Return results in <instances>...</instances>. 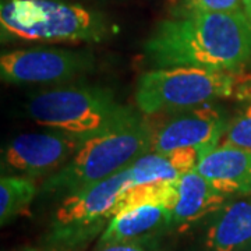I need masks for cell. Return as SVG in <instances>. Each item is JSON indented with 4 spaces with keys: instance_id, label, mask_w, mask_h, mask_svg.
<instances>
[{
    "instance_id": "cell-1",
    "label": "cell",
    "mask_w": 251,
    "mask_h": 251,
    "mask_svg": "<svg viewBox=\"0 0 251 251\" xmlns=\"http://www.w3.org/2000/svg\"><path fill=\"white\" fill-rule=\"evenodd\" d=\"M144 53L155 69L198 67L237 73L251 60V20L244 10L193 9L153 29Z\"/></svg>"
},
{
    "instance_id": "cell-2",
    "label": "cell",
    "mask_w": 251,
    "mask_h": 251,
    "mask_svg": "<svg viewBox=\"0 0 251 251\" xmlns=\"http://www.w3.org/2000/svg\"><path fill=\"white\" fill-rule=\"evenodd\" d=\"M152 128L135 113L103 133L82 140L66 165L42 186L49 196H69L127 169L151 151Z\"/></svg>"
},
{
    "instance_id": "cell-3",
    "label": "cell",
    "mask_w": 251,
    "mask_h": 251,
    "mask_svg": "<svg viewBox=\"0 0 251 251\" xmlns=\"http://www.w3.org/2000/svg\"><path fill=\"white\" fill-rule=\"evenodd\" d=\"M0 31L3 39L91 44L105 41L110 27L98 11L63 0H3Z\"/></svg>"
},
{
    "instance_id": "cell-4",
    "label": "cell",
    "mask_w": 251,
    "mask_h": 251,
    "mask_svg": "<svg viewBox=\"0 0 251 251\" xmlns=\"http://www.w3.org/2000/svg\"><path fill=\"white\" fill-rule=\"evenodd\" d=\"M27 113L36 125L82 140L103 133L135 115L133 109L119 103L109 88L94 85L41 92L29 99Z\"/></svg>"
},
{
    "instance_id": "cell-5",
    "label": "cell",
    "mask_w": 251,
    "mask_h": 251,
    "mask_svg": "<svg viewBox=\"0 0 251 251\" xmlns=\"http://www.w3.org/2000/svg\"><path fill=\"white\" fill-rule=\"evenodd\" d=\"M236 73L198 67L155 69L140 77L135 105L145 115L181 112L232 97Z\"/></svg>"
},
{
    "instance_id": "cell-6",
    "label": "cell",
    "mask_w": 251,
    "mask_h": 251,
    "mask_svg": "<svg viewBox=\"0 0 251 251\" xmlns=\"http://www.w3.org/2000/svg\"><path fill=\"white\" fill-rule=\"evenodd\" d=\"M133 187L128 169L63 198L56 209L45 244L62 251H74L102 233L112 211L126 190Z\"/></svg>"
},
{
    "instance_id": "cell-7",
    "label": "cell",
    "mask_w": 251,
    "mask_h": 251,
    "mask_svg": "<svg viewBox=\"0 0 251 251\" xmlns=\"http://www.w3.org/2000/svg\"><path fill=\"white\" fill-rule=\"evenodd\" d=\"M91 54L66 49H24L0 57V77L10 84H59L74 80L91 70Z\"/></svg>"
},
{
    "instance_id": "cell-8",
    "label": "cell",
    "mask_w": 251,
    "mask_h": 251,
    "mask_svg": "<svg viewBox=\"0 0 251 251\" xmlns=\"http://www.w3.org/2000/svg\"><path fill=\"white\" fill-rule=\"evenodd\" d=\"M82 138L52 130L14 137L3 150L1 166L38 177L57 172L78 150Z\"/></svg>"
},
{
    "instance_id": "cell-9",
    "label": "cell",
    "mask_w": 251,
    "mask_h": 251,
    "mask_svg": "<svg viewBox=\"0 0 251 251\" xmlns=\"http://www.w3.org/2000/svg\"><path fill=\"white\" fill-rule=\"evenodd\" d=\"M229 120L211 103L181 110L152 130V152L168 153L183 148H196L201 153L221 144Z\"/></svg>"
},
{
    "instance_id": "cell-10",
    "label": "cell",
    "mask_w": 251,
    "mask_h": 251,
    "mask_svg": "<svg viewBox=\"0 0 251 251\" xmlns=\"http://www.w3.org/2000/svg\"><path fill=\"white\" fill-rule=\"evenodd\" d=\"M196 171L226 196H251V151L222 145L200 155Z\"/></svg>"
},
{
    "instance_id": "cell-11",
    "label": "cell",
    "mask_w": 251,
    "mask_h": 251,
    "mask_svg": "<svg viewBox=\"0 0 251 251\" xmlns=\"http://www.w3.org/2000/svg\"><path fill=\"white\" fill-rule=\"evenodd\" d=\"M172 227V211L161 205H144L113 216L100 233L97 247L115 243H145Z\"/></svg>"
},
{
    "instance_id": "cell-12",
    "label": "cell",
    "mask_w": 251,
    "mask_h": 251,
    "mask_svg": "<svg viewBox=\"0 0 251 251\" xmlns=\"http://www.w3.org/2000/svg\"><path fill=\"white\" fill-rule=\"evenodd\" d=\"M179 198L172 211V226L184 230L202 218L216 214L226 204L229 196L221 193L197 171L180 176Z\"/></svg>"
},
{
    "instance_id": "cell-13",
    "label": "cell",
    "mask_w": 251,
    "mask_h": 251,
    "mask_svg": "<svg viewBox=\"0 0 251 251\" xmlns=\"http://www.w3.org/2000/svg\"><path fill=\"white\" fill-rule=\"evenodd\" d=\"M211 251H247L251 249V197L225 204L206 229Z\"/></svg>"
},
{
    "instance_id": "cell-14",
    "label": "cell",
    "mask_w": 251,
    "mask_h": 251,
    "mask_svg": "<svg viewBox=\"0 0 251 251\" xmlns=\"http://www.w3.org/2000/svg\"><path fill=\"white\" fill-rule=\"evenodd\" d=\"M177 181L150 183L130 187L117 200L112 211V218L144 205H161L173 211L179 198Z\"/></svg>"
},
{
    "instance_id": "cell-15",
    "label": "cell",
    "mask_w": 251,
    "mask_h": 251,
    "mask_svg": "<svg viewBox=\"0 0 251 251\" xmlns=\"http://www.w3.org/2000/svg\"><path fill=\"white\" fill-rule=\"evenodd\" d=\"M38 186L34 177L1 176L0 179V224L11 222L16 216L27 212L35 198Z\"/></svg>"
},
{
    "instance_id": "cell-16",
    "label": "cell",
    "mask_w": 251,
    "mask_h": 251,
    "mask_svg": "<svg viewBox=\"0 0 251 251\" xmlns=\"http://www.w3.org/2000/svg\"><path fill=\"white\" fill-rule=\"evenodd\" d=\"M128 173L133 181V186L162 183V181H177L180 175L173 166L168 153L150 152L144 153L128 168Z\"/></svg>"
},
{
    "instance_id": "cell-17",
    "label": "cell",
    "mask_w": 251,
    "mask_h": 251,
    "mask_svg": "<svg viewBox=\"0 0 251 251\" xmlns=\"http://www.w3.org/2000/svg\"><path fill=\"white\" fill-rule=\"evenodd\" d=\"M221 144L251 151V95L243 108L229 120Z\"/></svg>"
},
{
    "instance_id": "cell-18",
    "label": "cell",
    "mask_w": 251,
    "mask_h": 251,
    "mask_svg": "<svg viewBox=\"0 0 251 251\" xmlns=\"http://www.w3.org/2000/svg\"><path fill=\"white\" fill-rule=\"evenodd\" d=\"M168 156L180 175H184L188 172L196 171L200 161V151L196 148H183L168 152Z\"/></svg>"
},
{
    "instance_id": "cell-19",
    "label": "cell",
    "mask_w": 251,
    "mask_h": 251,
    "mask_svg": "<svg viewBox=\"0 0 251 251\" xmlns=\"http://www.w3.org/2000/svg\"><path fill=\"white\" fill-rule=\"evenodd\" d=\"M193 6L205 11L232 13L243 10V0H191Z\"/></svg>"
},
{
    "instance_id": "cell-20",
    "label": "cell",
    "mask_w": 251,
    "mask_h": 251,
    "mask_svg": "<svg viewBox=\"0 0 251 251\" xmlns=\"http://www.w3.org/2000/svg\"><path fill=\"white\" fill-rule=\"evenodd\" d=\"M97 251H148L144 243H115L97 247Z\"/></svg>"
},
{
    "instance_id": "cell-21",
    "label": "cell",
    "mask_w": 251,
    "mask_h": 251,
    "mask_svg": "<svg viewBox=\"0 0 251 251\" xmlns=\"http://www.w3.org/2000/svg\"><path fill=\"white\" fill-rule=\"evenodd\" d=\"M13 251H62L57 247H53V246H49V244H45L42 243L41 246H25V247H20L17 250Z\"/></svg>"
},
{
    "instance_id": "cell-22",
    "label": "cell",
    "mask_w": 251,
    "mask_h": 251,
    "mask_svg": "<svg viewBox=\"0 0 251 251\" xmlns=\"http://www.w3.org/2000/svg\"><path fill=\"white\" fill-rule=\"evenodd\" d=\"M243 10L246 16L251 20V0H243Z\"/></svg>"
},
{
    "instance_id": "cell-23",
    "label": "cell",
    "mask_w": 251,
    "mask_h": 251,
    "mask_svg": "<svg viewBox=\"0 0 251 251\" xmlns=\"http://www.w3.org/2000/svg\"><path fill=\"white\" fill-rule=\"evenodd\" d=\"M247 251H251V249H249V250H247Z\"/></svg>"
}]
</instances>
